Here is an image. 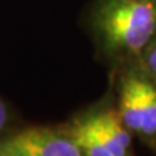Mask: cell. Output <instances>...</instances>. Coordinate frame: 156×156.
I'll use <instances>...</instances> for the list:
<instances>
[{
    "mask_svg": "<svg viewBox=\"0 0 156 156\" xmlns=\"http://www.w3.org/2000/svg\"><path fill=\"white\" fill-rule=\"evenodd\" d=\"M150 2H156V0H150Z\"/></svg>",
    "mask_w": 156,
    "mask_h": 156,
    "instance_id": "8",
    "label": "cell"
},
{
    "mask_svg": "<svg viewBox=\"0 0 156 156\" xmlns=\"http://www.w3.org/2000/svg\"><path fill=\"white\" fill-rule=\"evenodd\" d=\"M12 121V113L7 103L0 98V138L7 134V129Z\"/></svg>",
    "mask_w": 156,
    "mask_h": 156,
    "instance_id": "7",
    "label": "cell"
},
{
    "mask_svg": "<svg viewBox=\"0 0 156 156\" xmlns=\"http://www.w3.org/2000/svg\"><path fill=\"white\" fill-rule=\"evenodd\" d=\"M92 126L104 140L113 156H130L133 133L121 119L119 109L107 108L89 115Z\"/></svg>",
    "mask_w": 156,
    "mask_h": 156,
    "instance_id": "3",
    "label": "cell"
},
{
    "mask_svg": "<svg viewBox=\"0 0 156 156\" xmlns=\"http://www.w3.org/2000/svg\"><path fill=\"white\" fill-rule=\"evenodd\" d=\"M143 70L142 129H140L139 136H142L143 139L156 142V78L151 76L144 68Z\"/></svg>",
    "mask_w": 156,
    "mask_h": 156,
    "instance_id": "5",
    "label": "cell"
},
{
    "mask_svg": "<svg viewBox=\"0 0 156 156\" xmlns=\"http://www.w3.org/2000/svg\"><path fill=\"white\" fill-rule=\"evenodd\" d=\"M0 156H83L66 131L33 126L0 138Z\"/></svg>",
    "mask_w": 156,
    "mask_h": 156,
    "instance_id": "2",
    "label": "cell"
},
{
    "mask_svg": "<svg viewBox=\"0 0 156 156\" xmlns=\"http://www.w3.org/2000/svg\"><path fill=\"white\" fill-rule=\"evenodd\" d=\"M154 78H156V35L136 60Z\"/></svg>",
    "mask_w": 156,
    "mask_h": 156,
    "instance_id": "6",
    "label": "cell"
},
{
    "mask_svg": "<svg viewBox=\"0 0 156 156\" xmlns=\"http://www.w3.org/2000/svg\"><path fill=\"white\" fill-rule=\"evenodd\" d=\"M68 133L83 156H113L87 116L74 121V124L68 129Z\"/></svg>",
    "mask_w": 156,
    "mask_h": 156,
    "instance_id": "4",
    "label": "cell"
},
{
    "mask_svg": "<svg viewBox=\"0 0 156 156\" xmlns=\"http://www.w3.org/2000/svg\"><path fill=\"white\" fill-rule=\"evenodd\" d=\"M92 26L109 57L134 62L156 35V2L99 0Z\"/></svg>",
    "mask_w": 156,
    "mask_h": 156,
    "instance_id": "1",
    "label": "cell"
}]
</instances>
